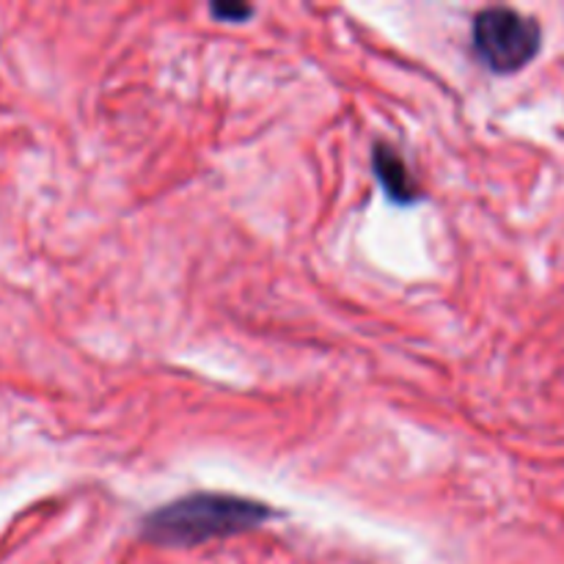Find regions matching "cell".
Returning <instances> with one entry per match:
<instances>
[{
	"label": "cell",
	"instance_id": "cell-1",
	"mask_svg": "<svg viewBox=\"0 0 564 564\" xmlns=\"http://www.w3.org/2000/svg\"><path fill=\"white\" fill-rule=\"evenodd\" d=\"M268 518H273V510L259 501L229 494H191L147 516L143 538L160 545H198L248 532Z\"/></svg>",
	"mask_w": 564,
	"mask_h": 564
},
{
	"label": "cell",
	"instance_id": "cell-4",
	"mask_svg": "<svg viewBox=\"0 0 564 564\" xmlns=\"http://www.w3.org/2000/svg\"><path fill=\"white\" fill-rule=\"evenodd\" d=\"M213 14L220 17V20H242V17L251 14L248 6H213Z\"/></svg>",
	"mask_w": 564,
	"mask_h": 564
},
{
	"label": "cell",
	"instance_id": "cell-3",
	"mask_svg": "<svg viewBox=\"0 0 564 564\" xmlns=\"http://www.w3.org/2000/svg\"><path fill=\"white\" fill-rule=\"evenodd\" d=\"M375 174H378V182L383 185V191L389 193V198L394 204H413L419 202V187L413 182L411 169L405 165V160L394 152L386 143H378L372 154Z\"/></svg>",
	"mask_w": 564,
	"mask_h": 564
},
{
	"label": "cell",
	"instance_id": "cell-2",
	"mask_svg": "<svg viewBox=\"0 0 564 564\" xmlns=\"http://www.w3.org/2000/svg\"><path fill=\"white\" fill-rule=\"evenodd\" d=\"M474 53L496 75H512L532 64L543 44L538 20L518 14L516 9L494 6L474 17Z\"/></svg>",
	"mask_w": 564,
	"mask_h": 564
}]
</instances>
